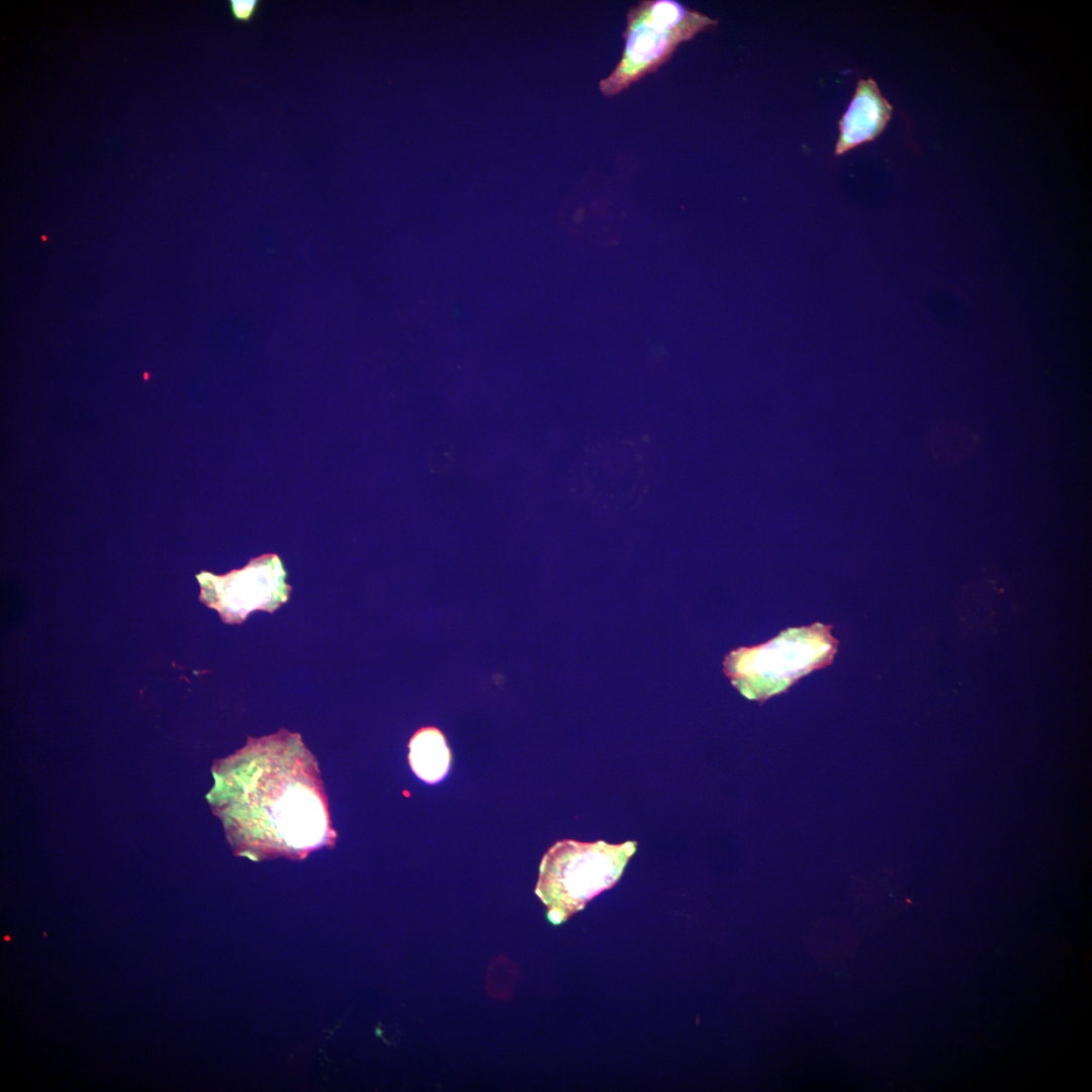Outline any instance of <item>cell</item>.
Instances as JSON below:
<instances>
[{"mask_svg": "<svg viewBox=\"0 0 1092 1092\" xmlns=\"http://www.w3.org/2000/svg\"><path fill=\"white\" fill-rule=\"evenodd\" d=\"M830 629L818 623L790 628L763 644L734 649L725 657L724 672L748 698L781 692L832 661L837 640Z\"/></svg>", "mask_w": 1092, "mask_h": 1092, "instance_id": "277c9868", "label": "cell"}, {"mask_svg": "<svg viewBox=\"0 0 1092 1092\" xmlns=\"http://www.w3.org/2000/svg\"><path fill=\"white\" fill-rule=\"evenodd\" d=\"M925 443L933 460L944 465H957L974 456L981 445V438L968 425L947 420L937 423L928 431Z\"/></svg>", "mask_w": 1092, "mask_h": 1092, "instance_id": "52a82bcc", "label": "cell"}, {"mask_svg": "<svg viewBox=\"0 0 1092 1092\" xmlns=\"http://www.w3.org/2000/svg\"><path fill=\"white\" fill-rule=\"evenodd\" d=\"M225 762L221 812L240 854L303 857L334 842L316 761L299 734L250 737Z\"/></svg>", "mask_w": 1092, "mask_h": 1092, "instance_id": "6da1fadb", "label": "cell"}, {"mask_svg": "<svg viewBox=\"0 0 1092 1092\" xmlns=\"http://www.w3.org/2000/svg\"><path fill=\"white\" fill-rule=\"evenodd\" d=\"M806 944L814 958L825 963L845 960L851 948L849 932L840 929L809 932Z\"/></svg>", "mask_w": 1092, "mask_h": 1092, "instance_id": "9c48e42d", "label": "cell"}, {"mask_svg": "<svg viewBox=\"0 0 1092 1092\" xmlns=\"http://www.w3.org/2000/svg\"><path fill=\"white\" fill-rule=\"evenodd\" d=\"M261 5L260 0H230L229 8L233 19L241 23H250Z\"/></svg>", "mask_w": 1092, "mask_h": 1092, "instance_id": "30bf717a", "label": "cell"}, {"mask_svg": "<svg viewBox=\"0 0 1092 1092\" xmlns=\"http://www.w3.org/2000/svg\"><path fill=\"white\" fill-rule=\"evenodd\" d=\"M451 758L445 736L435 727L420 729L410 740V766L425 783L436 784L443 780L449 770Z\"/></svg>", "mask_w": 1092, "mask_h": 1092, "instance_id": "ba28073f", "label": "cell"}, {"mask_svg": "<svg viewBox=\"0 0 1092 1092\" xmlns=\"http://www.w3.org/2000/svg\"><path fill=\"white\" fill-rule=\"evenodd\" d=\"M636 846V841H557L542 858L535 890L547 908L548 919L560 924L612 888Z\"/></svg>", "mask_w": 1092, "mask_h": 1092, "instance_id": "7a4b0ae2", "label": "cell"}, {"mask_svg": "<svg viewBox=\"0 0 1092 1092\" xmlns=\"http://www.w3.org/2000/svg\"><path fill=\"white\" fill-rule=\"evenodd\" d=\"M717 23V19L674 0H644L633 5L627 13L621 59L600 81V91L607 97L618 95L665 64L679 44Z\"/></svg>", "mask_w": 1092, "mask_h": 1092, "instance_id": "3957f363", "label": "cell"}, {"mask_svg": "<svg viewBox=\"0 0 1092 1092\" xmlns=\"http://www.w3.org/2000/svg\"><path fill=\"white\" fill-rule=\"evenodd\" d=\"M277 555L253 559L243 569L223 576L202 573L200 599L218 611L225 623H243L256 610L274 612L289 598L291 587Z\"/></svg>", "mask_w": 1092, "mask_h": 1092, "instance_id": "5b68a950", "label": "cell"}, {"mask_svg": "<svg viewBox=\"0 0 1092 1092\" xmlns=\"http://www.w3.org/2000/svg\"><path fill=\"white\" fill-rule=\"evenodd\" d=\"M893 105L871 77L859 79L852 99L838 122L839 135L834 154L840 156L875 141L886 128Z\"/></svg>", "mask_w": 1092, "mask_h": 1092, "instance_id": "8992f818", "label": "cell"}]
</instances>
